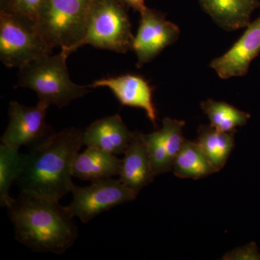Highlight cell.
Here are the masks:
<instances>
[{
  "mask_svg": "<svg viewBox=\"0 0 260 260\" xmlns=\"http://www.w3.org/2000/svg\"><path fill=\"white\" fill-rule=\"evenodd\" d=\"M81 130L54 132L23 154L17 180L20 192L59 200L74 187L73 164L83 145Z\"/></svg>",
  "mask_w": 260,
  "mask_h": 260,
  "instance_id": "obj_1",
  "label": "cell"
},
{
  "mask_svg": "<svg viewBox=\"0 0 260 260\" xmlns=\"http://www.w3.org/2000/svg\"><path fill=\"white\" fill-rule=\"evenodd\" d=\"M59 200L20 192L8 208L17 240L35 252L61 254L74 245L75 215Z\"/></svg>",
  "mask_w": 260,
  "mask_h": 260,
  "instance_id": "obj_2",
  "label": "cell"
},
{
  "mask_svg": "<svg viewBox=\"0 0 260 260\" xmlns=\"http://www.w3.org/2000/svg\"><path fill=\"white\" fill-rule=\"evenodd\" d=\"M69 54L61 50L56 54L41 56L19 69L16 88H29L37 94L39 102L68 107L75 100L90 93L89 86L73 83L70 78L67 59Z\"/></svg>",
  "mask_w": 260,
  "mask_h": 260,
  "instance_id": "obj_3",
  "label": "cell"
},
{
  "mask_svg": "<svg viewBox=\"0 0 260 260\" xmlns=\"http://www.w3.org/2000/svg\"><path fill=\"white\" fill-rule=\"evenodd\" d=\"M93 0H44L36 19L38 28L51 48L72 54L79 49Z\"/></svg>",
  "mask_w": 260,
  "mask_h": 260,
  "instance_id": "obj_4",
  "label": "cell"
},
{
  "mask_svg": "<svg viewBox=\"0 0 260 260\" xmlns=\"http://www.w3.org/2000/svg\"><path fill=\"white\" fill-rule=\"evenodd\" d=\"M127 8L120 0H93L79 48L90 45L118 54L133 50L135 37Z\"/></svg>",
  "mask_w": 260,
  "mask_h": 260,
  "instance_id": "obj_5",
  "label": "cell"
},
{
  "mask_svg": "<svg viewBox=\"0 0 260 260\" xmlns=\"http://www.w3.org/2000/svg\"><path fill=\"white\" fill-rule=\"evenodd\" d=\"M38 28L26 15L0 10V60L8 68H21L41 56L52 54Z\"/></svg>",
  "mask_w": 260,
  "mask_h": 260,
  "instance_id": "obj_6",
  "label": "cell"
},
{
  "mask_svg": "<svg viewBox=\"0 0 260 260\" xmlns=\"http://www.w3.org/2000/svg\"><path fill=\"white\" fill-rule=\"evenodd\" d=\"M71 192L73 200L68 207L83 223L114 207L133 201L138 196L119 179L112 178L92 181L90 186L84 187L75 185Z\"/></svg>",
  "mask_w": 260,
  "mask_h": 260,
  "instance_id": "obj_7",
  "label": "cell"
},
{
  "mask_svg": "<svg viewBox=\"0 0 260 260\" xmlns=\"http://www.w3.org/2000/svg\"><path fill=\"white\" fill-rule=\"evenodd\" d=\"M49 107L41 102L35 107L10 102L9 123L2 136V144L19 150L23 145L34 146L50 136L55 131L46 121Z\"/></svg>",
  "mask_w": 260,
  "mask_h": 260,
  "instance_id": "obj_8",
  "label": "cell"
},
{
  "mask_svg": "<svg viewBox=\"0 0 260 260\" xmlns=\"http://www.w3.org/2000/svg\"><path fill=\"white\" fill-rule=\"evenodd\" d=\"M140 13L139 28L133 45L138 68L153 60L164 49L177 42L180 34L179 27L167 20L160 12L146 7Z\"/></svg>",
  "mask_w": 260,
  "mask_h": 260,
  "instance_id": "obj_9",
  "label": "cell"
},
{
  "mask_svg": "<svg viewBox=\"0 0 260 260\" xmlns=\"http://www.w3.org/2000/svg\"><path fill=\"white\" fill-rule=\"evenodd\" d=\"M88 86L90 88H109L121 105L143 109L147 117L156 127L157 112L153 100L154 89L143 77L133 74L109 77L95 80Z\"/></svg>",
  "mask_w": 260,
  "mask_h": 260,
  "instance_id": "obj_10",
  "label": "cell"
},
{
  "mask_svg": "<svg viewBox=\"0 0 260 260\" xmlns=\"http://www.w3.org/2000/svg\"><path fill=\"white\" fill-rule=\"evenodd\" d=\"M259 53L260 16L246 27L240 39L226 53L213 59L210 67L221 79L244 77Z\"/></svg>",
  "mask_w": 260,
  "mask_h": 260,
  "instance_id": "obj_11",
  "label": "cell"
},
{
  "mask_svg": "<svg viewBox=\"0 0 260 260\" xmlns=\"http://www.w3.org/2000/svg\"><path fill=\"white\" fill-rule=\"evenodd\" d=\"M134 132L128 129L120 115L116 114L98 119L82 133L83 145L109 152L114 155L124 154Z\"/></svg>",
  "mask_w": 260,
  "mask_h": 260,
  "instance_id": "obj_12",
  "label": "cell"
},
{
  "mask_svg": "<svg viewBox=\"0 0 260 260\" xmlns=\"http://www.w3.org/2000/svg\"><path fill=\"white\" fill-rule=\"evenodd\" d=\"M124 154L119 180L138 195L155 177L143 133L134 132Z\"/></svg>",
  "mask_w": 260,
  "mask_h": 260,
  "instance_id": "obj_13",
  "label": "cell"
},
{
  "mask_svg": "<svg viewBox=\"0 0 260 260\" xmlns=\"http://www.w3.org/2000/svg\"><path fill=\"white\" fill-rule=\"evenodd\" d=\"M202 8L215 23L228 31L245 28L259 0H199Z\"/></svg>",
  "mask_w": 260,
  "mask_h": 260,
  "instance_id": "obj_14",
  "label": "cell"
},
{
  "mask_svg": "<svg viewBox=\"0 0 260 260\" xmlns=\"http://www.w3.org/2000/svg\"><path fill=\"white\" fill-rule=\"evenodd\" d=\"M121 160L116 155L100 149L88 148L78 153L73 164V177L97 181L119 176Z\"/></svg>",
  "mask_w": 260,
  "mask_h": 260,
  "instance_id": "obj_15",
  "label": "cell"
},
{
  "mask_svg": "<svg viewBox=\"0 0 260 260\" xmlns=\"http://www.w3.org/2000/svg\"><path fill=\"white\" fill-rule=\"evenodd\" d=\"M196 143L212 167L220 172L225 167L235 146L234 133H225L211 125H201Z\"/></svg>",
  "mask_w": 260,
  "mask_h": 260,
  "instance_id": "obj_16",
  "label": "cell"
},
{
  "mask_svg": "<svg viewBox=\"0 0 260 260\" xmlns=\"http://www.w3.org/2000/svg\"><path fill=\"white\" fill-rule=\"evenodd\" d=\"M174 175L181 179H200L216 173L196 141L185 140L173 162Z\"/></svg>",
  "mask_w": 260,
  "mask_h": 260,
  "instance_id": "obj_17",
  "label": "cell"
},
{
  "mask_svg": "<svg viewBox=\"0 0 260 260\" xmlns=\"http://www.w3.org/2000/svg\"><path fill=\"white\" fill-rule=\"evenodd\" d=\"M200 107L208 116L210 125L225 133H235L238 127L246 125L251 118L248 113L227 103L217 102L213 99L202 102Z\"/></svg>",
  "mask_w": 260,
  "mask_h": 260,
  "instance_id": "obj_18",
  "label": "cell"
},
{
  "mask_svg": "<svg viewBox=\"0 0 260 260\" xmlns=\"http://www.w3.org/2000/svg\"><path fill=\"white\" fill-rule=\"evenodd\" d=\"M23 154L1 144L0 146V205L9 208L14 199L10 195V188L18 180L23 164Z\"/></svg>",
  "mask_w": 260,
  "mask_h": 260,
  "instance_id": "obj_19",
  "label": "cell"
},
{
  "mask_svg": "<svg viewBox=\"0 0 260 260\" xmlns=\"http://www.w3.org/2000/svg\"><path fill=\"white\" fill-rule=\"evenodd\" d=\"M148 149L152 169L155 177L172 170L173 162L168 155L160 131L156 130L150 134H143Z\"/></svg>",
  "mask_w": 260,
  "mask_h": 260,
  "instance_id": "obj_20",
  "label": "cell"
},
{
  "mask_svg": "<svg viewBox=\"0 0 260 260\" xmlns=\"http://www.w3.org/2000/svg\"><path fill=\"white\" fill-rule=\"evenodd\" d=\"M184 125L185 121L166 117L162 120L161 129H159L168 155L172 162L180 151L186 140L183 136Z\"/></svg>",
  "mask_w": 260,
  "mask_h": 260,
  "instance_id": "obj_21",
  "label": "cell"
},
{
  "mask_svg": "<svg viewBox=\"0 0 260 260\" xmlns=\"http://www.w3.org/2000/svg\"><path fill=\"white\" fill-rule=\"evenodd\" d=\"M44 0H0V10L26 15L36 20Z\"/></svg>",
  "mask_w": 260,
  "mask_h": 260,
  "instance_id": "obj_22",
  "label": "cell"
},
{
  "mask_svg": "<svg viewBox=\"0 0 260 260\" xmlns=\"http://www.w3.org/2000/svg\"><path fill=\"white\" fill-rule=\"evenodd\" d=\"M224 260H260L259 248L254 242L238 247L223 256Z\"/></svg>",
  "mask_w": 260,
  "mask_h": 260,
  "instance_id": "obj_23",
  "label": "cell"
},
{
  "mask_svg": "<svg viewBox=\"0 0 260 260\" xmlns=\"http://www.w3.org/2000/svg\"><path fill=\"white\" fill-rule=\"evenodd\" d=\"M127 8H132L134 11L140 12L146 8L145 5V0H120Z\"/></svg>",
  "mask_w": 260,
  "mask_h": 260,
  "instance_id": "obj_24",
  "label": "cell"
}]
</instances>
